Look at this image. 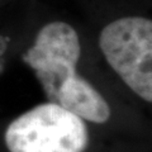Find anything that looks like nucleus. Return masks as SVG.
I'll return each mask as SVG.
<instances>
[{"label":"nucleus","instance_id":"3","mask_svg":"<svg viewBox=\"0 0 152 152\" xmlns=\"http://www.w3.org/2000/svg\"><path fill=\"white\" fill-rule=\"evenodd\" d=\"M81 46L76 31L65 22L41 28L23 61L34 71L47 99L53 103L60 86L77 74Z\"/></svg>","mask_w":152,"mask_h":152},{"label":"nucleus","instance_id":"2","mask_svg":"<svg viewBox=\"0 0 152 152\" xmlns=\"http://www.w3.org/2000/svg\"><path fill=\"white\" fill-rule=\"evenodd\" d=\"M99 47L112 69L132 91L152 100V22L126 17L109 23L99 36Z\"/></svg>","mask_w":152,"mask_h":152},{"label":"nucleus","instance_id":"4","mask_svg":"<svg viewBox=\"0 0 152 152\" xmlns=\"http://www.w3.org/2000/svg\"><path fill=\"white\" fill-rule=\"evenodd\" d=\"M53 103L93 123H105L110 118V108L107 100L79 74L61 85Z\"/></svg>","mask_w":152,"mask_h":152},{"label":"nucleus","instance_id":"1","mask_svg":"<svg viewBox=\"0 0 152 152\" xmlns=\"http://www.w3.org/2000/svg\"><path fill=\"white\" fill-rule=\"evenodd\" d=\"M4 140L10 152H85L89 132L84 119L48 102L15 118Z\"/></svg>","mask_w":152,"mask_h":152}]
</instances>
